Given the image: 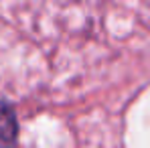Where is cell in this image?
<instances>
[{
	"label": "cell",
	"mask_w": 150,
	"mask_h": 148,
	"mask_svg": "<svg viewBox=\"0 0 150 148\" xmlns=\"http://www.w3.org/2000/svg\"><path fill=\"white\" fill-rule=\"evenodd\" d=\"M16 136H18L16 114L6 101H0V148H14Z\"/></svg>",
	"instance_id": "cell-1"
}]
</instances>
